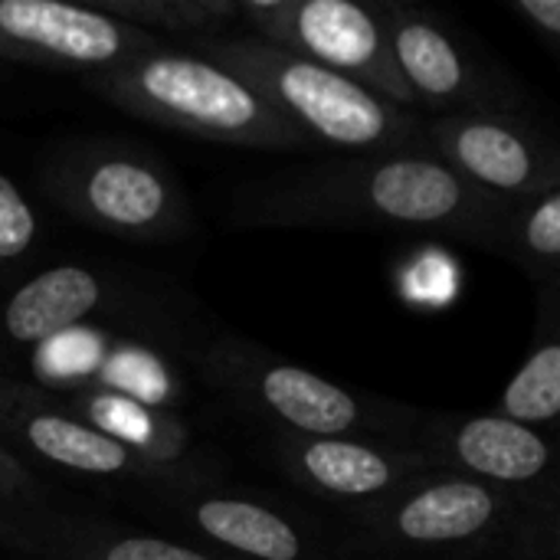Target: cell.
<instances>
[{"label": "cell", "mask_w": 560, "mask_h": 560, "mask_svg": "<svg viewBox=\"0 0 560 560\" xmlns=\"http://www.w3.org/2000/svg\"><path fill=\"white\" fill-rule=\"evenodd\" d=\"M108 79L118 98L131 108L200 135L266 144L302 138L299 128L279 108H269L243 79L200 59L151 56Z\"/></svg>", "instance_id": "obj_1"}, {"label": "cell", "mask_w": 560, "mask_h": 560, "mask_svg": "<svg viewBox=\"0 0 560 560\" xmlns=\"http://www.w3.org/2000/svg\"><path fill=\"white\" fill-rule=\"evenodd\" d=\"M220 56L249 79L246 85L256 95L269 92L282 108L335 144L368 148L397 135V118L387 105L348 75L259 43H233L223 46Z\"/></svg>", "instance_id": "obj_2"}, {"label": "cell", "mask_w": 560, "mask_h": 560, "mask_svg": "<svg viewBox=\"0 0 560 560\" xmlns=\"http://www.w3.org/2000/svg\"><path fill=\"white\" fill-rule=\"evenodd\" d=\"M253 13H262L266 30L289 46H299L308 62H318L338 75H361L371 85H381L400 102L413 98V89L404 82L394 52L381 33V23L348 3V0H308V3H249Z\"/></svg>", "instance_id": "obj_3"}, {"label": "cell", "mask_w": 560, "mask_h": 560, "mask_svg": "<svg viewBox=\"0 0 560 560\" xmlns=\"http://www.w3.org/2000/svg\"><path fill=\"white\" fill-rule=\"evenodd\" d=\"M30 49L59 62L102 66L125 56L128 36L105 13L52 0H0V49Z\"/></svg>", "instance_id": "obj_4"}, {"label": "cell", "mask_w": 560, "mask_h": 560, "mask_svg": "<svg viewBox=\"0 0 560 560\" xmlns=\"http://www.w3.org/2000/svg\"><path fill=\"white\" fill-rule=\"evenodd\" d=\"M98 302V282L79 266H59L26 282L7 305L3 325L13 341H46L82 322Z\"/></svg>", "instance_id": "obj_5"}, {"label": "cell", "mask_w": 560, "mask_h": 560, "mask_svg": "<svg viewBox=\"0 0 560 560\" xmlns=\"http://www.w3.org/2000/svg\"><path fill=\"white\" fill-rule=\"evenodd\" d=\"M368 197L377 213L404 223H436L459 210L463 184L430 161H390L368 180Z\"/></svg>", "instance_id": "obj_6"}, {"label": "cell", "mask_w": 560, "mask_h": 560, "mask_svg": "<svg viewBox=\"0 0 560 560\" xmlns=\"http://www.w3.org/2000/svg\"><path fill=\"white\" fill-rule=\"evenodd\" d=\"M492 509V495L482 486L446 482L410 499L397 515V528L404 538L420 545L463 541L489 525Z\"/></svg>", "instance_id": "obj_7"}, {"label": "cell", "mask_w": 560, "mask_h": 560, "mask_svg": "<svg viewBox=\"0 0 560 560\" xmlns=\"http://www.w3.org/2000/svg\"><path fill=\"white\" fill-rule=\"evenodd\" d=\"M456 450L469 469H476L489 479H502V482L535 479L548 466L545 440L535 436L528 427L499 420V417L466 423L459 430Z\"/></svg>", "instance_id": "obj_8"}, {"label": "cell", "mask_w": 560, "mask_h": 560, "mask_svg": "<svg viewBox=\"0 0 560 560\" xmlns=\"http://www.w3.org/2000/svg\"><path fill=\"white\" fill-rule=\"evenodd\" d=\"M262 394L279 417L305 433L328 436L348 430L358 420V407L341 387L302 368H272L262 377Z\"/></svg>", "instance_id": "obj_9"}, {"label": "cell", "mask_w": 560, "mask_h": 560, "mask_svg": "<svg viewBox=\"0 0 560 560\" xmlns=\"http://www.w3.org/2000/svg\"><path fill=\"white\" fill-rule=\"evenodd\" d=\"M443 141L450 154L482 184H492L502 190H522L528 187L535 174L532 151L515 131L502 125H489V121L453 125L446 128Z\"/></svg>", "instance_id": "obj_10"}, {"label": "cell", "mask_w": 560, "mask_h": 560, "mask_svg": "<svg viewBox=\"0 0 560 560\" xmlns=\"http://www.w3.org/2000/svg\"><path fill=\"white\" fill-rule=\"evenodd\" d=\"M197 525L220 545H230V548L259 560L299 558L295 532L272 512L249 505V502H236V499L203 502L197 509Z\"/></svg>", "instance_id": "obj_11"}, {"label": "cell", "mask_w": 560, "mask_h": 560, "mask_svg": "<svg viewBox=\"0 0 560 560\" xmlns=\"http://www.w3.org/2000/svg\"><path fill=\"white\" fill-rule=\"evenodd\" d=\"M89 207L115 226H148L164 210V184L141 164L108 161L85 184Z\"/></svg>", "instance_id": "obj_12"}, {"label": "cell", "mask_w": 560, "mask_h": 560, "mask_svg": "<svg viewBox=\"0 0 560 560\" xmlns=\"http://www.w3.org/2000/svg\"><path fill=\"white\" fill-rule=\"evenodd\" d=\"M394 62L410 89L427 98H450L463 89V59L456 46L427 23H400L390 43Z\"/></svg>", "instance_id": "obj_13"}, {"label": "cell", "mask_w": 560, "mask_h": 560, "mask_svg": "<svg viewBox=\"0 0 560 560\" xmlns=\"http://www.w3.org/2000/svg\"><path fill=\"white\" fill-rule=\"evenodd\" d=\"M26 436L36 453L79 472H118L128 466V453L118 440L98 430L69 423L62 417L43 413V417L26 420Z\"/></svg>", "instance_id": "obj_14"}, {"label": "cell", "mask_w": 560, "mask_h": 560, "mask_svg": "<svg viewBox=\"0 0 560 560\" xmlns=\"http://www.w3.org/2000/svg\"><path fill=\"white\" fill-rule=\"evenodd\" d=\"M308 476L338 495H371L390 482V466L374 450L341 440H318L302 453Z\"/></svg>", "instance_id": "obj_15"}, {"label": "cell", "mask_w": 560, "mask_h": 560, "mask_svg": "<svg viewBox=\"0 0 560 560\" xmlns=\"http://www.w3.org/2000/svg\"><path fill=\"white\" fill-rule=\"evenodd\" d=\"M512 423H548L560 413V348L548 345L528 358L502 397Z\"/></svg>", "instance_id": "obj_16"}, {"label": "cell", "mask_w": 560, "mask_h": 560, "mask_svg": "<svg viewBox=\"0 0 560 560\" xmlns=\"http://www.w3.org/2000/svg\"><path fill=\"white\" fill-rule=\"evenodd\" d=\"M33 233L36 223L26 200L20 197L13 180L0 174V259H16L20 253H26Z\"/></svg>", "instance_id": "obj_17"}, {"label": "cell", "mask_w": 560, "mask_h": 560, "mask_svg": "<svg viewBox=\"0 0 560 560\" xmlns=\"http://www.w3.org/2000/svg\"><path fill=\"white\" fill-rule=\"evenodd\" d=\"M528 246L548 259L560 256V197H548L535 210V217L528 223Z\"/></svg>", "instance_id": "obj_18"}, {"label": "cell", "mask_w": 560, "mask_h": 560, "mask_svg": "<svg viewBox=\"0 0 560 560\" xmlns=\"http://www.w3.org/2000/svg\"><path fill=\"white\" fill-rule=\"evenodd\" d=\"M105 560H207L197 551H187L180 545L171 541H154V538H131V541H118L108 548Z\"/></svg>", "instance_id": "obj_19"}, {"label": "cell", "mask_w": 560, "mask_h": 560, "mask_svg": "<svg viewBox=\"0 0 560 560\" xmlns=\"http://www.w3.org/2000/svg\"><path fill=\"white\" fill-rule=\"evenodd\" d=\"M518 10L528 13L548 33H560V0H518Z\"/></svg>", "instance_id": "obj_20"}]
</instances>
